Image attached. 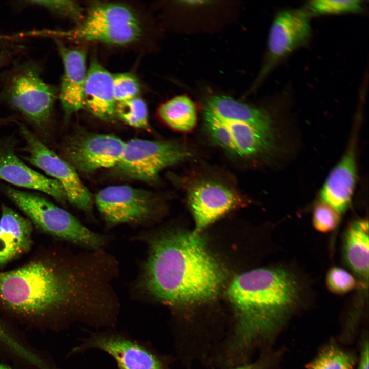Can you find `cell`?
Returning a JSON list of instances; mask_svg holds the SVG:
<instances>
[{
	"label": "cell",
	"instance_id": "6da1fadb",
	"mask_svg": "<svg viewBox=\"0 0 369 369\" xmlns=\"http://www.w3.org/2000/svg\"><path fill=\"white\" fill-rule=\"evenodd\" d=\"M114 262L97 250L0 272V300L8 311L29 320L71 317L107 325L116 310L110 284Z\"/></svg>",
	"mask_w": 369,
	"mask_h": 369
},
{
	"label": "cell",
	"instance_id": "7a4b0ae2",
	"mask_svg": "<svg viewBox=\"0 0 369 369\" xmlns=\"http://www.w3.org/2000/svg\"><path fill=\"white\" fill-rule=\"evenodd\" d=\"M148 246L136 289L171 305L204 303L222 286L223 271L200 234L164 233L140 237Z\"/></svg>",
	"mask_w": 369,
	"mask_h": 369
},
{
	"label": "cell",
	"instance_id": "3957f363",
	"mask_svg": "<svg viewBox=\"0 0 369 369\" xmlns=\"http://www.w3.org/2000/svg\"><path fill=\"white\" fill-rule=\"evenodd\" d=\"M301 286L280 268L253 269L237 276L227 295L237 317V345H246L273 331L298 302Z\"/></svg>",
	"mask_w": 369,
	"mask_h": 369
},
{
	"label": "cell",
	"instance_id": "277c9868",
	"mask_svg": "<svg viewBox=\"0 0 369 369\" xmlns=\"http://www.w3.org/2000/svg\"><path fill=\"white\" fill-rule=\"evenodd\" d=\"M40 71L38 66L33 62L15 66L4 79L1 96L6 104L45 138L58 92L44 80Z\"/></svg>",
	"mask_w": 369,
	"mask_h": 369
},
{
	"label": "cell",
	"instance_id": "5b68a950",
	"mask_svg": "<svg viewBox=\"0 0 369 369\" xmlns=\"http://www.w3.org/2000/svg\"><path fill=\"white\" fill-rule=\"evenodd\" d=\"M4 193L40 230L92 250H102L107 236L93 232L74 216L47 199L30 192L4 186Z\"/></svg>",
	"mask_w": 369,
	"mask_h": 369
},
{
	"label": "cell",
	"instance_id": "8992f818",
	"mask_svg": "<svg viewBox=\"0 0 369 369\" xmlns=\"http://www.w3.org/2000/svg\"><path fill=\"white\" fill-rule=\"evenodd\" d=\"M182 145L174 141L133 139L125 142L121 157L112 168L122 178L153 182L167 167L184 161L191 156Z\"/></svg>",
	"mask_w": 369,
	"mask_h": 369
},
{
	"label": "cell",
	"instance_id": "52a82bcc",
	"mask_svg": "<svg viewBox=\"0 0 369 369\" xmlns=\"http://www.w3.org/2000/svg\"><path fill=\"white\" fill-rule=\"evenodd\" d=\"M18 127L25 142L23 148L26 153L24 158L57 181L71 204L90 213L93 207L92 197L76 170L49 148L35 133L22 123L18 124Z\"/></svg>",
	"mask_w": 369,
	"mask_h": 369
},
{
	"label": "cell",
	"instance_id": "ba28073f",
	"mask_svg": "<svg viewBox=\"0 0 369 369\" xmlns=\"http://www.w3.org/2000/svg\"><path fill=\"white\" fill-rule=\"evenodd\" d=\"M310 16L305 8L285 9L276 14L269 32L265 59L253 89L280 61L308 43L312 34Z\"/></svg>",
	"mask_w": 369,
	"mask_h": 369
},
{
	"label": "cell",
	"instance_id": "9c48e42d",
	"mask_svg": "<svg viewBox=\"0 0 369 369\" xmlns=\"http://www.w3.org/2000/svg\"><path fill=\"white\" fill-rule=\"evenodd\" d=\"M95 203L107 227L122 223L144 224L153 216L156 202L151 193L128 185L107 187Z\"/></svg>",
	"mask_w": 369,
	"mask_h": 369
},
{
	"label": "cell",
	"instance_id": "30bf717a",
	"mask_svg": "<svg viewBox=\"0 0 369 369\" xmlns=\"http://www.w3.org/2000/svg\"><path fill=\"white\" fill-rule=\"evenodd\" d=\"M125 145V141L114 135H76L63 144L60 156L77 172L90 173L114 167L121 157Z\"/></svg>",
	"mask_w": 369,
	"mask_h": 369
},
{
	"label": "cell",
	"instance_id": "8fae6325",
	"mask_svg": "<svg viewBox=\"0 0 369 369\" xmlns=\"http://www.w3.org/2000/svg\"><path fill=\"white\" fill-rule=\"evenodd\" d=\"M97 349L110 355L118 369H165L160 359L144 344L115 332L92 333L73 352Z\"/></svg>",
	"mask_w": 369,
	"mask_h": 369
},
{
	"label": "cell",
	"instance_id": "7c38bea8",
	"mask_svg": "<svg viewBox=\"0 0 369 369\" xmlns=\"http://www.w3.org/2000/svg\"><path fill=\"white\" fill-rule=\"evenodd\" d=\"M188 199L195 221L193 232L197 234L243 202L242 197L233 189L208 180L193 186Z\"/></svg>",
	"mask_w": 369,
	"mask_h": 369
},
{
	"label": "cell",
	"instance_id": "4fadbf2b",
	"mask_svg": "<svg viewBox=\"0 0 369 369\" xmlns=\"http://www.w3.org/2000/svg\"><path fill=\"white\" fill-rule=\"evenodd\" d=\"M12 137H0V179L17 187L38 191L61 203L67 198L61 185L27 165L16 155Z\"/></svg>",
	"mask_w": 369,
	"mask_h": 369
},
{
	"label": "cell",
	"instance_id": "5bb4252c",
	"mask_svg": "<svg viewBox=\"0 0 369 369\" xmlns=\"http://www.w3.org/2000/svg\"><path fill=\"white\" fill-rule=\"evenodd\" d=\"M56 43L64 67L58 95L66 120L83 108L88 69L83 50L67 47L58 40Z\"/></svg>",
	"mask_w": 369,
	"mask_h": 369
},
{
	"label": "cell",
	"instance_id": "9a60e30c",
	"mask_svg": "<svg viewBox=\"0 0 369 369\" xmlns=\"http://www.w3.org/2000/svg\"><path fill=\"white\" fill-rule=\"evenodd\" d=\"M113 77L97 60L93 59L87 69L83 92V107L103 120L116 116Z\"/></svg>",
	"mask_w": 369,
	"mask_h": 369
},
{
	"label": "cell",
	"instance_id": "2e32d148",
	"mask_svg": "<svg viewBox=\"0 0 369 369\" xmlns=\"http://www.w3.org/2000/svg\"><path fill=\"white\" fill-rule=\"evenodd\" d=\"M352 139L342 158L332 170L321 191L322 201L340 214L347 208L356 179V144Z\"/></svg>",
	"mask_w": 369,
	"mask_h": 369
},
{
	"label": "cell",
	"instance_id": "e0dca14e",
	"mask_svg": "<svg viewBox=\"0 0 369 369\" xmlns=\"http://www.w3.org/2000/svg\"><path fill=\"white\" fill-rule=\"evenodd\" d=\"M203 115L223 121L245 124L265 133L274 135L272 119L265 111L229 96L210 97L205 104Z\"/></svg>",
	"mask_w": 369,
	"mask_h": 369
},
{
	"label": "cell",
	"instance_id": "ac0fdd59",
	"mask_svg": "<svg viewBox=\"0 0 369 369\" xmlns=\"http://www.w3.org/2000/svg\"><path fill=\"white\" fill-rule=\"evenodd\" d=\"M57 34L70 39L124 45L139 40L142 35V29L140 23L81 22L74 29Z\"/></svg>",
	"mask_w": 369,
	"mask_h": 369
},
{
	"label": "cell",
	"instance_id": "d6986e66",
	"mask_svg": "<svg viewBox=\"0 0 369 369\" xmlns=\"http://www.w3.org/2000/svg\"><path fill=\"white\" fill-rule=\"evenodd\" d=\"M368 221L353 222L344 235V254L349 266L365 279L368 276Z\"/></svg>",
	"mask_w": 369,
	"mask_h": 369
},
{
	"label": "cell",
	"instance_id": "ffe728a7",
	"mask_svg": "<svg viewBox=\"0 0 369 369\" xmlns=\"http://www.w3.org/2000/svg\"><path fill=\"white\" fill-rule=\"evenodd\" d=\"M221 121L229 129L235 154L242 157H255L274 149V135L265 133L245 124Z\"/></svg>",
	"mask_w": 369,
	"mask_h": 369
},
{
	"label": "cell",
	"instance_id": "44dd1931",
	"mask_svg": "<svg viewBox=\"0 0 369 369\" xmlns=\"http://www.w3.org/2000/svg\"><path fill=\"white\" fill-rule=\"evenodd\" d=\"M158 114L168 127L181 132L192 131L197 121L196 106L186 95L176 96L161 104Z\"/></svg>",
	"mask_w": 369,
	"mask_h": 369
},
{
	"label": "cell",
	"instance_id": "7402d4cb",
	"mask_svg": "<svg viewBox=\"0 0 369 369\" xmlns=\"http://www.w3.org/2000/svg\"><path fill=\"white\" fill-rule=\"evenodd\" d=\"M0 226L12 238L18 254L29 250L31 244L32 224L10 208L3 205Z\"/></svg>",
	"mask_w": 369,
	"mask_h": 369
},
{
	"label": "cell",
	"instance_id": "603a6c76",
	"mask_svg": "<svg viewBox=\"0 0 369 369\" xmlns=\"http://www.w3.org/2000/svg\"><path fill=\"white\" fill-rule=\"evenodd\" d=\"M116 114L131 127L147 130L149 129L147 105L138 97L117 102Z\"/></svg>",
	"mask_w": 369,
	"mask_h": 369
},
{
	"label": "cell",
	"instance_id": "cb8c5ba5",
	"mask_svg": "<svg viewBox=\"0 0 369 369\" xmlns=\"http://www.w3.org/2000/svg\"><path fill=\"white\" fill-rule=\"evenodd\" d=\"M305 9L310 16H321L360 12L363 6L358 0H315Z\"/></svg>",
	"mask_w": 369,
	"mask_h": 369
},
{
	"label": "cell",
	"instance_id": "d4e9b609",
	"mask_svg": "<svg viewBox=\"0 0 369 369\" xmlns=\"http://www.w3.org/2000/svg\"><path fill=\"white\" fill-rule=\"evenodd\" d=\"M353 361L348 354L334 347L324 350L307 365L308 369H352Z\"/></svg>",
	"mask_w": 369,
	"mask_h": 369
},
{
	"label": "cell",
	"instance_id": "484cf974",
	"mask_svg": "<svg viewBox=\"0 0 369 369\" xmlns=\"http://www.w3.org/2000/svg\"><path fill=\"white\" fill-rule=\"evenodd\" d=\"M27 4L44 8L57 15L73 19L79 24L84 18L83 9L71 1H28Z\"/></svg>",
	"mask_w": 369,
	"mask_h": 369
},
{
	"label": "cell",
	"instance_id": "4316f807",
	"mask_svg": "<svg viewBox=\"0 0 369 369\" xmlns=\"http://www.w3.org/2000/svg\"><path fill=\"white\" fill-rule=\"evenodd\" d=\"M114 95L116 103L137 97L140 85L137 78L128 72L113 75Z\"/></svg>",
	"mask_w": 369,
	"mask_h": 369
},
{
	"label": "cell",
	"instance_id": "83f0119b",
	"mask_svg": "<svg viewBox=\"0 0 369 369\" xmlns=\"http://www.w3.org/2000/svg\"><path fill=\"white\" fill-rule=\"evenodd\" d=\"M340 218V213L322 200L314 208L313 225L320 232L327 233L335 229L339 223Z\"/></svg>",
	"mask_w": 369,
	"mask_h": 369
},
{
	"label": "cell",
	"instance_id": "f1b7e54d",
	"mask_svg": "<svg viewBox=\"0 0 369 369\" xmlns=\"http://www.w3.org/2000/svg\"><path fill=\"white\" fill-rule=\"evenodd\" d=\"M203 116L206 130L212 141L225 150L235 154L232 136L226 124L213 117Z\"/></svg>",
	"mask_w": 369,
	"mask_h": 369
},
{
	"label": "cell",
	"instance_id": "f546056e",
	"mask_svg": "<svg viewBox=\"0 0 369 369\" xmlns=\"http://www.w3.org/2000/svg\"><path fill=\"white\" fill-rule=\"evenodd\" d=\"M328 289L337 295L345 294L356 286L354 277L344 269L334 266L329 270L326 278Z\"/></svg>",
	"mask_w": 369,
	"mask_h": 369
},
{
	"label": "cell",
	"instance_id": "4dcf8cb0",
	"mask_svg": "<svg viewBox=\"0 0 369 369\" xmlns=\"http://www.w3.org/2000/svg\"><path fill=\"white\" fill-rule=\"evenodd\" d=\"M18 255L11 236L0 226V266H3Z\"/></svg>",
	"mask_w": 369,
	"mask_h": 369
},
{
	"label": "cell",
	"instance_id": "1f68e13d",
	"mask_svg": "<svg viewBox=\"0 0 369 369\" xmlns=\"http://www.w3.org/2000/svg\"><path fill=\"white\" fill-rule=\"evenodd\" d=\"M369 348L367 341L364 343L361 351L358 369H369Z\"/></svg>",
	"mask_w": 369,
	"mask_h": 369
},
{
	"label": "cell",
	"instance_id": "d6a6232c",
	"mask_svg": "<svg viewBox=\"0 0 369 369\" xmlns=\"http://www.w3.org/2000/svg\"><path fill=\"white\" fill-rule=\"evenodd\" d=\"M233 369H258V366L254 364L244 365Z\"/></svg>",
	"mask_w": 369,
	"mask_h": 369
},
{
	"label": "cell",
	"instance_id": "836d02e7",
	"mask_svg": "<svg viewBox=\"0 0 369 369\" xmlns=\"http://www.w3.org/2000/svg\"><path fill=\"white\" fill-rule=\"evenodd\" d=\"M8 53L5 52H2L0 54V66L6 61V59L8 57Z\"/></svg>",
	"mask_w": 369,
	"mask_h": 369
},
{
	"label": "cell",
	"instance_id": "e575fe53",
	"mask_svg": "<svg viewBox=\"0 0 369 369\" xmlns=\"http://www.w3.org/2000/svg\"><path fill=\"white\" fill-rule=\"evenodd\" d=\"M0 369H12L8 366L0 362Z\"/></svg>",
	"mask_w": 369,
	"mask_h": 369
}]
</instances>
